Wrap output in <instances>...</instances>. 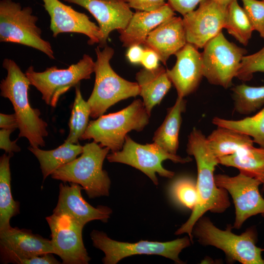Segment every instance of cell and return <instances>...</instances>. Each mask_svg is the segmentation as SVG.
<instances>
[{
    "instance_id": "10",
    "label": "cell",
    "mask_w": 264,
    "mask_h": 264,
    "mask_svg": "<svg viewBox=\"0 0 264 264\" xmlns=\"http://www.w3.org/2000/svg\"><path fill=\"white\" fill-rule=\"evenodd\" d=\"M107 158L110 162L125 164L134 167L148 176L154 184L158 181L156 174L160 176L172 178L174 172L164 168L162 163L169 159L176 163L184 164L192 161L190 157H182L168 153L154 143L141 144L127 135L122 149L108 154Z\"/></svg>"
},
{
    "instance_id": "5",
    "label": "cell",
    "mask_w": 264,
    "mask_h": 264,
    "mask_svg": "<svg viewBox=\"0 0 264 264\" xmlns=\"http://www.w3.org/2000/svg\"><path fill=\"white\" fill-rule=\"evenodd\" d=\"M150 117L143 101L136 99L119 111L90 121L80 140L92 139L111 153L116 152L122 149L127 133L132 130L142 131L148 124Z\"/></svg>"
},
{
    "instance_id": "20",
    "label": "cell",
    "mask_w": 264,
    "mask_h": 264,
    "mask_svg": "<svg viewBox=\"0 0 264 264\" xmlns=\"http://www.w3.org/2000/svg\"><path fill=\"white\" fill-rule=\"evenodd\" d=\"M187 43L182 19L175 16L151 31L144 45L154 51L166 65L170 56L175 55Z\"/></svg>"
},
{
    "instance_id": "34",
    "label": "cell",
    "mask_w": 264,
    "mask_h": 264,
    "mask_svg": "<svg viewBox=\"0 0 264 264\" xmlns=\"http://www.w3.org/2000/svg\"><path fill=\"white\" fill-rule=\"evenodd\" d=\"M243 9L253 28L264 39V0H241Z\"/></svg>"
},
{
    "instance_id": "16",
    "label": "cell",
    "mask_w": 264,
    "mask_h": 264,
    "mask_svg": "<svg viewBox=\"0 0 264 264\" xmlns=\"http://www.w3.org/2000/svg\"><path fill=\"white\" fill-rule=\"evenodd\" d=\"M50 18V29L54 38L64 33L86 35L88 44H99L102 39L100 28L85 13L78 12L59 0H42Z\"/></svg>"
},
{
    "instance_id": "27",
    "label": "cell",
    "mask_w": 264,
    "mask_h": 264,
    "mask_svg": "<svg viewBox=\"0 0 264 264\" xmlns=\"http://www.w3.org/2000/svg\"><path fill=\"white\" fill-rule=\"evenodd\" d=\"M13 155L5 153L0 158V232L11 228V219L20 213V203L13 198L11 189L10 159Z\"/></svg>"
},
{
    "instance_id": "26",
    "label": "cell",
    "mask_w": 264,
    "mask_h": 264,
    "mask_svg": "<svg viewBox=\"0 0 264 264\" xmlns=\"http://www.w3.org/2000/svg\"><path fill=\"white\" fill-rule=\"evenodd\" d=\"M206 140L211 151L217 158L234 154L254 145L250 136L219 126L206 137Z\"/></svg>"
},
{
    "instance_id": "43",
    "label": "cell",
    "mask_w": 264,
    "mask_h": 264,
    "mask_svg": "<svg viewBox=\"0 0 264 264\" xmlns=\"http://www.w3.org/2000/svg\"></svg>"
},
{
    "instance_id": "18",
    "label": "cell",
    "mask_w": 264,
    "mask_h": 264,
    "mask_svg": "<svg viewBox=\"0 0 264 264\" xmlns=\"http://www.w3.org/2000/svg\"><path fill=\"white\" fill-rule=\"evenodd\" d=\"M83 189V187L77 183H61L58 200L53 213L66 214L84 226L94 220L107 222L112 210L106 206L99 205L94 207L90 205L82 196Z\"/></svg>"
},
{
    "instance_id": "36",
    "label": "cell",
    "mask_w": 264,
    "mask_h": 264,
    "mask_svg": "<svg viewBox=\"0 0 264 264\" xmlns=\"http://www.w3.org/2000/svg\"><path fill=\"white\" fill-rule=\"evenodd\" d=\"M13 130L1 129L0 131V148L4 150L5 153L19 152L20 147L16 144L17 139L11 141L10 136Z\"/></svg>"
},
{
    "instance_id": "22",
    "label": "cell",
    "mask_w": 264,
    "mask_h": 264,
    "mask_svg": "<svg viewBox=\"0 0 264 264\" xmlns=\"http://www.w3.org/2000/svg\"><path fill=\"white\" fill-rule=\"evenodd\" d=\"M140 89L139 95L150 116L153 108L159 105L171 87L172 82L166 69L159 66L154 69H141L135 75Z\"/></svg>"
},
{
    "instance_id": "7",
    "label": "cell",
    "mask_w": 264,
    "mask_h": 264,
    "mask_svg": "<svg viewBox=\"0 0 264 264\" xmlns=\"http://www.w3.org/2000/svg\"><path fill=\"white\" fill-rule=\"evenodd\" d=\"M30 6L22 7L12 0L0 1V42L27 46L55 59L50 43L42 37V30L36 24L38 18L32 14Z\"/></svg>"
},
{
    "instance_id": "17",
    "label": "cell",
    "mask_w": 264,
    "mask_h": 264,
    "mask_svg": "<svg viewBox=\"0 0 264 264\" xmlns=\"http://www.w3.org/2000/svg\"><path fill=\"white\" fill-rule=\"evenodd\" d=\"M78 5L87 10L96 19L102 35L98 46L107 45L110 33L126 28L133 12L123 0H63Z\"/></svg>"
},
{
    "instance_id": "14",
    "label": "cell",
    "mask_w": 264,
    "mask_h": 264,
    "mask_svg": "<svg viewBox=\"0 0 264 264\" xmlns=\"http://www.w3.org/2000/svg\"><path fill=\"white\" fill-rule=\"evenodd\" d=\"M227 10V7L212 0L201 1L197 9L183 16L187 42L203 48L224 28Z\"/></svg>"
},
{
    "instance_id": "2",
    "label": "cell",
    "mask_w": 264,
    "mask_h": 264,
    "mask_svg": "<svg viewBox=\"0 0 264 264\" xmlns=\"http://www.w3.org/2000/svg\"><path fill=\"white\" fill-rule=\"evenodd\" d=\"M2 67L7 71V75L0 82V96L8 99L13 106L20 130L19 137L26 138L31 147H44V137L48 134V124L40 117V110L30 104L29 79L13 60L4 59Z\"/></svg>"
},
{
    "instance_id": "39",
    "label": "cell",
    "mask_w": 264,
    "mask_h": 264,
    "mask_svg": "<svg viewBox=\"0 0 264 264\" xmlns=\"http://www.w3.org/2000/svg\"><path fill=\"white\" fill-rule=\"evenodd\" d=\"M53 254L48 253L36 256L31 258L22 260L20 264H59L61 263L53 256Z\"/></svg>"
},
{
    "instance_id": "30",
    "label": "cell",
    "mask_w": 264,
    "mask_h": 264,
    "mask_svg": "<svg viewBox=\"0 0 264 264\" xmlns=\"http://www.w3.org/2000/svg\"><path fill=\"white\" fill-rule=\"evenodd\" d=\"M75 88V97L68 123L69 132L65 141L78 144L89 122L90 108L88 102L82 97L80 84Z\"/></svg>"
},
{
    "instance_id": "40",
    "label": "cell",
    "mask_w": 264,
    "mask_h": 264,
    "mask_svg": "<svg viewBox=\"0 0 264 264\" xmlns=\"http://www.w3.org/2000/svg\"><path fill=\"white\" fill-rule=\"evenodd\" d=\"M0 128L4 129L15 130L19 128L16 114H0Z\"/></svg>"
},
{
    "instance_id": "31",
    "label": "cell",
    "mask_w": 264,
    "mask_h": 264,
    "mask_svg": "<svg viewBox=\"0 0 264 264\" xmlns=\"http://www.w3.org/2000/svg\"><path fill=\"white\" fill-rule=\"evenodd\" d=\"M224 28L244 45L247 44L251 37L253 28L237 0H234L227 7Z\"/></svg>"
},
{
    "instance_id": "42",
    "label": "cell",
    "mask_w": 264,
    "mask_h": 264,
    "mask_svg": "<svg viewBox=\"0 0 264 264\" xmlns=\"http://www.w3.org/2000/svg\"><path fill=\"white\" fill-rule=\"evenodd\" d=\"M224 6L225 7H228V6L235 0H212Z\"/></svg>"
},
{
    "instance_id": "11",
    "label": "cell",
    "mask_w": 264,
    "mask_h": 264,
    "mask_svg": "<svg viewBox=\"0 0 264 264\" xmlns=\"http://www.w3.org/2000/svg\"><path fill=\"white\" fill-rule=\"evenodd\" d=\"M203 48V76L212 85L224 88L230 87L246 50L230 42L222 31L209 40Z\"/></svg>"
},
{
    "instance_id": "32",
    "label": "cell",
    "mask_w": 264,
    "mask_h": 264,
    "mask_svg": "<svg viewBox=\"0 0 264 264\" xmlns=\"http://www.w3.org/2000/svg\"><path fill=\"white\" fill-rule=\"evenodd\" d=\"M171 194L174 198L182 206L192 209L198 202L196 181L188 177H182L175 180L171 186Z\"/></svg>"
},
{
    "instance_id": "19",
    "label": "cell",
    "mask_w": 264,
    "mask_h": 264,
    "mask_svg": "<svg viewBox=\"0 0 264 264\" xmlns=\"http://www.w3.org/2000/svg\"><path fill=\"white\" fill-rule=\"evenodd\" d=\"M175 55L176 63L166 72L177 97L184 98L198 88L203 77L202 55L197 47L188 43Z\"/></svg>"
},
{
    "instance_id": "13",
    "label": "cell",
    "mask_w": 264,
    "mask_h": 264,
    "mask_svg": "<svg viewBox=\"0 0 264 264\" xmlns=\"http://www.w3.org/2000/svg\"><path fill=\"white\" fill-rule=\"evenodd\" d=\"M51 231V241L54 254L64 264H88L90 257L85 247L82 230L84 226L70 216L53 213L46 218Z\"/></svg>"
},
{
    "instance_id": "21",
    "label": "cell",
    "mask_w": 264,
    "mask_h": 264,
    "mask_svg": "<svg viewBox=\"0 0 264 264\" xmlns=\"http://www.w3.org/2000/svg\"><path fill=\"white\" fill-rule=\"evenodd\" d=\"M174 11L168 3L154 11L137 10L126 28L118 31L123 46L129 47L135 44H144L151 31L165 21L175 16Z\"/></svg>"
},
{
    "instance_id": "23",
    "label": "cell",
    "mask_w": 264,
    "mask_h": 264,
    "mask_svg": "<svg viewBox=\"0 0 264 264\" xmlns=\"http://www.w3.org/2000/svg\"><path fill=\"white\" fill-rule=\"evenodd\" d=\"M186 107V101L184 98L177 97L175 104L167 109L165 119L154 133V143L169 153L176 154L179 146L181 114L185 112Z\"/></svg>"
},
{
    "instance_id": "37",
    "label": "cell",
    "mask_w": 264,
    "mask_h": 264,
    "mask_svg": "<svg viewBox=\"0 0 264 264\" xmlns=\"http://www.w3.org/2000/svg\"><path fill=\"white\" fill-rule=\"evenodd\" d=\"M204 0H168V3L183 16L195 9L198 4Z\"/></svg>"
},
{
    "instance_id": "29",
    "label": "cell",
    "mask_w": 264,
    "mask_h": 264,
    "mask_svg": "<svg viewBox=\"0 0 264 264\" xmlns=\"http://www.w3.org/2000/svg\"><path fill=\"white\" fill-rule=\"evenodd\" d=\"M234 110L243 115H249L264 106V85L252 87L245 84L231 88Z\"/></svg>"
},
{
    "instance_id": "28",
    "label": "cell",
    "mask_w": 264,
    "mask_h": 264,
    "mask_svg": "<svg viewBox=\"0 0 264 264\" xmlns=\"http://www.w3.org/2000/svg\"><path fill=\"white\" fill-rule=\"evenodd\" d=\"M212 122L217 126L230 129L252 138L254 143L264 148V106L252 116L240 120H228L214 117Z\"/></svg>"
},
{
    "instance_id": "33",
    "label": "cell",
    "mask_w": 264,
    "mask_h": 264,
    "mask_svg": "<svg viewBox=\"0 0 264 264\" xmlns=\"http://www.w3.org/2000/svg\"><path fill=\"white\" fill-rule=\"evenodd\" d=\"M257 72L264 73V47L256 53L243 57L236 77L248 81Z\"/></svg>"
},
{
    "instance_id": "8",
    "label": "cell",
    "mask_w": 264,
    "mask_h": 264,
    "mask_svg": "<svg viewBox=\"0 0 264 264\" xmlns=\"http://www.w3.org/2000/svg\"><path fill=\"white\" fill-rule=\"evenodd\" d=\"M90 236L93 245L102 251L104 264H116L122 259L134 255H157L176 263L184 264L179 258L181 251L191 244L189 237H184L166 242L141 240L134 243L121 242L109 238L103 231L92 230Z\"/></svg>"
},
{
    "instance_id": "35",
    "label": "cell",
    "mask_w": 264,
    "mask_h": 264,
    "mask_svg": "<svg viewBox=\"0 0 264 264\" xmlns=\"http://www.w3.org/2000/svg\"><path fill=\"white\" fill-rule=\"evenodd\" d=\"M130 8L137 11H156L166 4L165 0H123Z\"/></svg>"
},
{
    "instance_id": "1",
    "label": "cell",
    "mask_w": 264,
    "mask_h": 264,
    "mask_svg": "<svg viewBox=\"0 0 264 264\" xmlns=\"http://www.w3.org/2000/svg\"><path fill=\"white\" fill-rule=\"evenodd\" d=\"M186 152L189 155L193 156L196 161L198 198L190 217L176 231L175 234L187 233L193 242L192 231L198 219L208 211L224 212L229 207L230 202L227 191L218 187L215 181L214 172L219 164L218 158L211 151L206 137L196 128L188 135Z\"/></svg>"
},
{
    "instance_id": "15",
    "label": "cell",
    "mask_w": 264,
    "mask_h": 264,
    "mask_svg": "<svg viewBox=\"0 0 264 264\" xmlns=\"http://www.w3.org/2000/svg\"><path fill=\"white\" fill-rule=\"evenodd\" d=\"M0 253L2 263L16 264L36 256L54 254L51 240L17 227L0 232Z\"/></svg>"
},
{
    "instance_id": "6",
    "label": "cell",
    "mask_w": 264,
    "mask_h": 264,
    "mask_svg": "<svg viewBox=\"0 0 264 264\" xmlns=\"http://www.w3.org/2000/svg\"><path fill=\"white\" fill-rule=\"evenodd\" d=\"M95 83L93 90L87 102L90 108V116L97 118L111 106L117 102L139 95L137 82H130L119 76L112 68L110 60L114 50L108 45L101 50L95 49Z\"/></svg>"
},
{
    "instance_id": "25",
    "label": "cell",
    "mask_w": 264,
    "mask_h": 264,
    "mask_svg": "<svg viewBox=\"0 0 264 264\" xmlns=\"http://www.w3.org/2000/svg\"><path fill=\"white\" fill-rule=\"evenodd\" d=\"M28 149L38 159L44 180L58 168L76 158L83 153V146L65 141L53 150H44L39 147L31 146Z\"/></svg>"
},
{
    "instance_id": "3",
    "label": "cell",
    "mask_w": 264,
    "mask_h": 264,
    "mask_svg": "<svg viewBox=\"0 0 264 264\" xmlns=\"http://www.w3.org/2000/svg\"><path fill=\"white\" fill-rule=\"evenodd\" d=\"M228 225L225 230L216 226L208 217L202 216L194 226L192 235L204 246L211 245L221 250L228 262L242 264H264L262 254L264 249L256 245L257 234L254 227L240 235L232 232Z\"/></svg>"
},
{
    "instance_id": "41",
    "label": "cell",
    "mask_w": 264,
    "mask_h": 264,
    "mask_svg": "<svg viewBox=\"0 0 264 264\" xmlns=\"http://www.w3.org/2000/svg\"><path fill=\"white\" fill-rule=\"evenodd\" d=\"M143 49L140 45L135 44L129 47L126 56L128 60L132 64L141 63L143 53Z\"/></svg>"
},
{
    "instance_id": "12",
    "label": "cell",
    "mask_w": 264,
    "mask_h": 264,
    "mask_svg": "<svg viewBox=\"0 0 264 264\" xmlns=\"http://www.w3.org/2000/svg\"><path fill=\"white\" fill-rule=\"evenodd\" d=\"M217 185L226 190L233 199L235 220L233 228L240 229L249 218L260 214L264 217V198L259 191L258 179L240 172L234 176L215 175Z\"/></svg>"
},
{
    "instance_id": "24",
    "label": "cell",
    "mask_w": 264,
    "mask_h": 264,
    "mask_svg": "<svg viewBox=\"0 0 264 264\" xmlns=\"http://www.w3.org/2000/svg\"><path fill=\"white\" fill-rule=\"evenodd\" d=\"M218 159L219 164L236 168L241 173L259 180L264 192V148L253 145Z\"/></svg>"
},
{
    "instance_id": "38",
    "label": "cell",
    "mask_w": 264,
    "mask_h": 264,
    "mask_svg": "<svg viewBox=\"0 0 264 264\" xmlns=\"http://www.w3.org/2000/svg\"><path fill=\"white\" fill-rule=\"evenodd\" d=\"M159 58L154 51L149 48L144 49L141 62L144 68L148 69H155L159 66Z\"/></svg>"
},
{
    "instance_id": "4",
    "label": "cell",
    "mask_w": 264,
    "mask_h": 264,
    "mask_svg": "<svg viewBox=\"0 0 264 264\" xmlns=\"http://www.w3.org/2000/svg\"><path fill=\"white\" fill-rule=\"evenodd\" d=\"M110 151L94 141L87 143L79 157L58 168L51 176L81 185L90 198L109 196L111 181L103 164Z\"/></svg>"
},
{
    "instance_id": "9",
    "label": "cell",
    "mask_w": 264,
    "mask_h": 264,
    "mask_svg": "<svg viewBox=\"0 0 264 264\" xmlns=\"http://www.w3.org/2000/svg\"><path fill=\"white\" fill-rule=\"evenodd\" d=\"M94 69L95 62L85 54L77 63L67 68L59 69L53 66L43 72H36L31 66L25 74L31 85L41 93L44 102L55 108L62 94L80 84L81 81L90 79Z\"/></svg>"
}]
</instances>
